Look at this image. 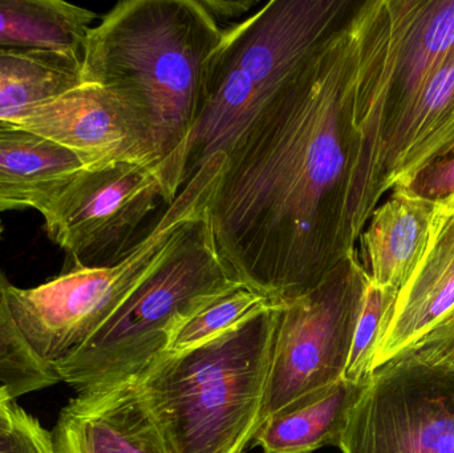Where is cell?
Returning a JSON list of instances; mask_svg holds the SVG:
<instances>
[{"instance_id":"24","label":"cell","mask_w":454,"mask_h":453,"mask_svg":"<svg viewBox=\"0 0 454 453\" xmlns=\"http://www.w3.org/2000/svg\"><path fill=\"white\" fill-rule=\"evenodd\" d=\"M37 425L39 420L19 407L8 388L0 385V444L12 441Z\"/></svg>"},{"instance_id":"21","label":"cell","mask_w":454,"mask_h":453,"mask_svg":"<svg viewBox=\"0 0 454 453\" xmlns=\"http://www.w3.org/2000/svg\"><path fill=\"white\" fill-rule=\"evenodd\" d=\"M397 294V290L378 286L370 279L355 327L343 379L354 383L371 379L373 361L388 330Z\"/></svg>"},{"instance_id":"7","label":"cell","mask_w":454,"mask_h":453,"mask_svg":"<svg viewBox=\"0 0 454 453\" xmlns=\"http://www.w3.org/2000/svg\"><path fill=\"white\" fill-rule=\"evenodd\" d=\"M370 277L357 249L306 294L278 303L279 321L261 425L343 379Z\"/></svg>"},{"instance_id":"8","label":"cell","mask_w":454,"mask_h":453,"mask_svg":"<svg viewBox=\"0 0 454 453\" xmlns=\"http://www.w3.org/2000/svg\"><path fill=\"white\" fill-rule=\"evenodd\" d=\"M168 207L153 170L117 162L82 169L40 213L48 236L66 252L67 271L121 262Z\"/></svg>"},{"instance_id":"14","label":"cell","mask_w":454,"mask_h":453,"mask_svg":"<svg viewBox=\"0 0 454 453\" xmlns=\"http://www.w3.org/2000/svg\"><path fill=\"white\" fill-rule=\"evenodd\" d=\"M391 191L360 234L357 253L372 284L400 292L428 246L437 202L407 186H395Z\"/></svg>"},{"instance_id":"2","label":"cell","mask_w":454,"mask_h":453,"mask_svg":"<svg viewBox=\"0 0 454 453\" xmlns=\"http://www.w3.org/2000/svg\"><path fill=\"white\" fill-rule=\"evenodd\" d=\"M223 34L201 0H124L85 40L80 82L108 88L127 106L168 205L185 186L186 146Z\"/></svg>"},{"instance_id":"18","label":"cell","mask_w":454,"mask_h":453,"mask_svg":"<svg viewBox=\"0 0 454 453\" xmlns=\"http://www.w3.org/2000/svg\"><path fill=\"white\" fill-rule=\"evenodd\" d=\"M82 79V58L52 51L0 48V122L56 98Z\"/></svg>"},{"instance_id":"10","label":"cell","mask_w":454,"mask_h":453,"mask_svg":"<svg viewBox=\"0 0 454 453\" xmlns=\"http://www.w3.org/2000/svg\"><path fill=\"white\" fill-rule=\"evenodd\" d=\"M12 124L68 149L85 169L130 162L153 170L127 106L96 82H80Z\"/></svg>"},{"instance_id":"20","label":"cell","mask_w":454,"mask_h":453,"mask_svg":"<svg viewBox=\"0 0 454 453\" xmlns=\"http://www.w3.org/2000/svg\"><path fill=\"white\" fill-rule=\"evenodd\" d=\"M274 305L263 295L247 287H240L189 319L176 332L167 354L181 353L204 345Z\"/></svg>"},{"instance_id":"26","label":"cell","mask_w":454,"mask_h":453,"mask_svg":"<svg viewBox=\"0 0 454 453\" xmlns=\"http://www.w3.org/2000/svg\"><path fill=\"white\" fill-rule=\"evenodd\" d=\"M201 3L218 21L248 16L254 8L262 5L258 0H201Z\"/></svg>"},{"instance_id":"3","label":"cell","mask_w":454,"mask_h":453,"mask_svg":"<svg viewBox=\"0 0 454 453\" xmlns=\"http://www.w3.org/2000/svg\"><path fill=\"white\" fill-rule=\"evenodd\" d=\"M279 305L165 354L136 379L169 453H246L261 427Z\"/></svg>"},{"instance_id":"19","label":"cell","mask_w":454,"mask_h":453,"mask_svg":"<svg viewBox=\"0 0 454 453\" xmlns=\"http://www.w3.org/2000/svg\"><path fill=\"white\" fill-rule=\"evenodd\" d=\"M8 285L0 269V385L19 398L60 380L53 369L34 355L16 329L7 308Z\"/></svg>"},{"instance_id":"9","label":"cell","mask_w":454,"mask_h":453,"mask_svg":"<svg viewBox=\"0 0 454 453\" xmlns=\"http://www.w3.org/2000/svg\"><path fill=\"white\" fill-rule=\"evenodd\" d=\"M343 453H454V372L404 354L371 375Z\"/></svg>"},{"instance_id":"11","label":"cell","mask_w":454,"mask_h":453,"mask_svg":"<svg viewBox=\"0 0 454 453\" xmlns=\"http://www.w3.org/2000/svg\"><path fill=\"white\" fill-rule=\"evenodd\" d=\"M51 435L53 453H169L136 379L80 391Z\"/></svg>"},{"instance_id":"6","label":"cell","mask_w":454,"mask_h":453,"mask_svg":"<svg viewBox=\"0 0 454 453\" xmlns=\"http://www.w3.org/2000/svg\"><path fill=\"white\" fill-rule=\"evenodd\" d=\"M240 287L245 286L215 246L207 217L53 371L76 393L137 379L167 354L189 319Z\"/></svg>"},{"instance_id":"12","label":"cell","mask_w":454,"mask_h":453,"mask_svg":"<svg viewBox=\"0 0 454 453\" xmlns=\"http://www.w3.org/2000/svg\"><path fill=\"white\" fill-rule=\"evenodd\" d=\"M454 314V196L437 202L428 246L400 289L372 370L399 358Z\"/></svg>"},{"instance_id":"22","label":"cell","mask_w":454,"mask_h":453,"mask_svg":"<svg viewBox=\"0 0 454 453\" xmlns=\"http://www.w3.org/2000/svg\"><path fill=\"white\" fill-rule=\"evenodd\" d=\"M403 186L432 202H442L453 197L454 149L424 168L407 185Z\"/></svg>"},{"instance_id":"25","label":"cell","mask_w":454,"mask_h":453,"mask_svg":"<svg viewBox=\"0 0 454 453\" xmlns=\"http://www.w3.org/2000/svg\"><path fill=\"white\" fill-rule=\"evenodd\" d=\"M0 453H53L52 435L42 425L0 444Z\"/></svg>"},{"instance_id":"15","label":"cell","mask_w":454,"mask_h":453,"mask_svg":"<svg viewBox=\"0 0 454 453\" xmlns=\"http://www.w3.org/2000/svg\"><path fill=\"white\" fill-rule=\"evenodd\" d=\"M85 169L76 154L10 122H0V212H42Z\"/></svg>"},{"instance_id":"4","label":"cell","mask_w":454,"mask_h":453,"mask_svg":"<svg viewBox=\"0 0 454 453\" xmlns=\"http://www.w3.org/2000/svg\"><path fill=\"white\" fill-rule=\"evenodd\" d=\"M359 0H270L223 27L204 106L189 137L185 185L226 153L254 117L344 23Z\"/></svg>"},{"instance_id":"17","label":"cell","mask_w":454,"mask_h":453,"mask_svg":"<svg viewBox=\"0 0 454 453\" xmlns=\"http://www.w3.org/2000/svg\"><path fill=\"white\" fill-rule=\"evenodd\" d=\"M98 15L61 0H0V48L82 58Z\"/></svg>"},{"instance_id":"16","label":"cell","mask_w":454,"mask_h":453,"mask_svg":"<svg viewBox=\"0 0 454 453\" xmlns=\"http://www.w3.org/2000/svg\"><path fill=\"white\" fill-rule=\"evenodd\" d=\"M368 382L339 380L320 398L272 415L262 423L251 446L263 453H311L325 446L339 447Z\"/></svg>"},{"instance_id":"5","label":"cell","mask_w":454,"mask_h":453,"mask_svg":"<svg viewBox=\"0 0 454 453\" xmlns=\"http://www.w3.org/2000/svg\"><path fill=\"white\" fill-rule=\"evenodd\" d=\"M223 165V153L202 165L151 231L117 265L71 269L32 289L8 285L11 318L37 359L53 369L76 353L189 238L207 217Z\"/></svg>"},{"instance_id":"23","label":"cell","mask_w":454,"mask_h":453,"mask_svg":"<svg viewBox=\"0 0 454 453\" xmlns=\"http://www.w3.org/2000/svg\"><path fill=\"white\" fill-rule=\"evenodd\" d=\"M405 354L416 356L424 363L454 372V314Z\"/></svg>"},{"instance_id":"13","label":"cell","mask_w":454,"mask_h":453,"mask_svg":"<svg viewBox=\"0 0 454 453\" xmlns=\"http://www.w3.org/2000/svg\"><path fill=\"white\" fill-rule=\"evenodd\" d=\"M454 149V53L408 104L387 135L376 177V199L407 185Z\"/></svg>"},{"instance_id":"27","label":"cell","mask_w":454,"mask_h":453,"mask_svg":"<svg viewBox=\"0 0 454 453\" xmlns=\"http://www.w3.org/2000/svg\"><path fill=\"white\" fill-rule=\"evenodd\" d=\"M2 233H3V226H2V223H0V236H2Z\"/></svg>"},{"instance_id":"1","label":"cell","mask_w":454,"mask_h":453,"mask_svg":"<svg viewBox=\"0 0 454 453\" xmlns=\"http://www.w3.org/2000/svg\"><path fill=\"white\" fill-rule=\"evenodd\" d=\"M364 3L232 143L210 199L221 257L274 303L306 294L354 253L379 207L360 98Z\"/></svg>"}]
</instances>
